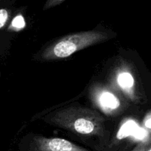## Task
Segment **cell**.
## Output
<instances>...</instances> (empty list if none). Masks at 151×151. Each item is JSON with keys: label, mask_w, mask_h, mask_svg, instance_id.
<instances>
[{"label": "cell", "mask_w": 151, "mask_h": 151, "mask_svg": "<svg viewBox=\"0 0 151 151\" xmlns=\"http://www.w3.org/2000/svg\"><path fill=\"white\" fill-rule=\"evenodd\" d=\"M25 21L22 15H19L12 21V26L17 29H22L25 27Z\"/></svg>", "instance_id": "7"}, {"label": "cell", "mask_w": 151, "mask_h": 151, "mask_svg": "<svg viewBox=\"0 0 151 151\" xmlns=\"http://www.w3.org/2000/svg\"><path fill=\"white\" fill-rule=\"evenodd\" d=\"M97 99L100 106L105 111H114L120 106L119 99L113 93L109 91L101 92Z\"/></svg>", "instance_id": "4"}, {"label": "cell", "mask_w": 151, "mask_h": 151, "mask_svg": "<svg viewBox=\"0 0 151 151\" xmlns=\"http://www.w3.org/2000/svg\"><path fill=\"white\" fill-rule=\"evenodd\" d=\"M66 0H46L45 4H44V7H43V10H47L50 8H52V7H56V6L62 4Z\"/></svg>", "instance_id": "9"}, {"label": "cell", "mask_w": 151, "mask_h": 151, "mask_svg": "<svg viewBox=\"0 0 151 151\" xmlns=\"http://www.w3.org/2000/svg\"><path fill=\"white\" fill-rule=\"evenodd\" d=\"M9 19V12L6 9H0V29L4 27Z\"/></svg>", "instance_id": "8"}, {"label": "cell", "mask_w": 151, "mask_h": 151, "mask_svg": "<svg viewBox=\"0 0 151 151\" xmlns=\"http://www.w3.org/2000/svg\"><path fill=\"white\" fill-rule=\"evenodd\" d=\"M24 151H92L78 145L69 140L58 137L33 136L25 147Z\"/></svg>", "instance_id": "3"}, {"label": "cell", "mask_w": 151, "mask_h": 151, "mask_svg": "<svg viewBox=\"0 0 151 151\" xmlns=\"http://www.w3.org/2000/svg\"><path fill=\"white\" fill-rule=\"evenodd\" d=\"M109 34L100 30H89L69 34L47 47L41 53L44 60L64 59L91 46L106 41Z\"/></svg>", "instance_id": "2"}, {"label": "cell", "mask_w": 151, "mask_h": 151, "mask_svg": "<svg viewBox=\"0 0 151 151\" xmlns=\"http://www.w3.org/2000/svg\"><path fill=\"white\" fill-rule=\"evenodd\" d=\"M130 151H151V141L150 135L147 138L142 140L132 150Z\"/></svg>", "instance_id": "6"}, {"label": "cell", "mask_w": 151, "mask_h": 151, "mask_svg": "<svg viewBox=\"0 0 151 151\" xmlns=\"http://www.w3.org/2000/svg\"><path fill=\"white\" fill-rule=\"evenodd\" d=\"M48 122L76 135L98 137L104 148L107 145L104 117L92 109L81 106L65 108L52 114L48 117Z\"/></svg>", "instance_id": "1"}, {"label": "cell", "mask_w": 151, "mask_h": 151, "mask_svg": "<svg viewBox=\"0 0 151 151\" xmlns=\"http://www.w3.org/2000/svg\"><path fill=\"white\" fill-rule=\"evenodd\" d=\"M117 81L119 85L126 91L131 89L134 86V80L129 72H124L119 74L118 75Z\"/></svg>", "instance_id": "5"}]
</instances>
